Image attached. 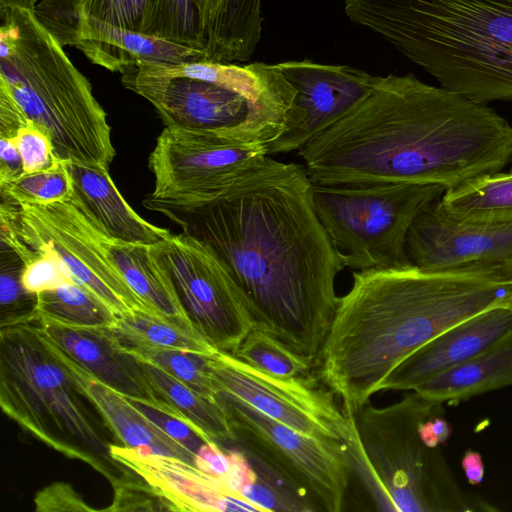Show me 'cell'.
Instances as JSON below:
<instances>
[{
  "mask_svg": "<svg viewBox=\"0 0 512 512\" xmlns=\"http://www.w3.org/2000/svg\"><path fill=\"white\" fill-rule=\"evenodd\" d=\"M311 185L303 165L268 156L215 202L173 221L222 260L254 328L315 363L345 266L314 210Z\"/></svg>",
  "mask_w": 512,
  "mask_h": 512,
  "instance_id": "1",
  "label": "cell"
},
{
  "mask_svg": "<svg viewBox=\"0 0 512 512\" xmlns=\"http://www.w3.org/2000/svg\"><path fill=\"white\" fill-rule=\"evenodd\" d=\"M312 183L436 184L446 190L512 162V124L414 74L376 76L352 111L298 150Z\"/></svg>",
  "mask_w": 512,
  "mask_h": 512,
  "instance_id": "2",
  "label": "cell"
},
{
  "mask_svg": "<svg viewBox=\"0 0 512 512\" xmlns=\"http://www.w3.org/2000/svg\"><path fill=\"white\" fill-rule=\"evenodd\" d=\"M511 293L512 267L354 271L317 358L319 379L355 415L406 357Z\"/></svg>",
  "mask_w": 512,
  "mask_h": 512,
  "instance_id": "3",
  "label": "cell"
},
{
  "mask_svg": "<svg viewBox=\"0 0 512 512\" xmlns=\"http://www.w3.org/2000/svg\"><path fill=\"white\" fill-rule=\"evenodd\" d=\"M344 11L442 87L512 101V0H345Z\"/></svg>",
  "mask_w": 512,
  "mask_h": 512,
  "instance_id": "4",
  "label": "cell"
},
{
  "mask_svg": "<svg viewBox=\"0 0 512 512\" xmlns=\"http://www.w3.org/2000/svg\"><path fill=\"white\" fill-rule=\"evenodd\" d=\"M0 86L52 142L61 161L109 169L116 151L90 81L34 8L0 0Z\"/></svg>",
  "mask_w": 512,
  "mask_h": 512,
  "instance_id": "5",
  "label": "cell"
},
{
  "mask_svg": "<svg viewBox=\"0 0 512 512\" xmlns=\"http://www.w3.org/2000/svg\"><path fill=\"white\" fill-rule=\"evenodd\" d=\"M441 402L417 392L383 408L369 403L351 415L347 454L377 510L489 512L497 508L457 483L440 447L419 435L427 418L443 414Z\"/></svg>",
  "mask_w": 512,
  "mask_h": 512,
  "instance_id": "6",
  "label": "cell"
},
{
  "mask_svg": "<svg viewBox=\"0 0 512 512\" xmlns=\"http://www.w3.org/2000/svg\"><path fill=\"white\" fill-rule=\"evenodd\" d=\"M2 411L39 441L90 465L112 483L126 468L111 456L104 425L41 333L36 317L0 327Z\"/></svg>",
  "mask_w": 512,
  "mask_h": 512,
  "instance_id": "7",
  "label": "cell"
},
{
  "mask_svg": "<svg viewBox=\"0 0 512 512\" xmlns=\"http://www.w3.org/2000/svg\"><path fill=\"white\" fill-rule=\"evenodd\" d=\"M445 190L436 184L312 183L311 196L320 222L343 254L344 266L362 271L412 265L406 251L410 227Z\"/></svg>",
  "mask_w": 512,
  "mask_h": 512,
  "instance_id": "8",
  "label": "cell"
},
{
  "mask_svg": "<svg viewBox=\"0 0 512 512\" xmlns=\"http://www.w3.org/2000/svg\"><path fill=\"white\" fill-rule=\"evenodd\" d=\"M268 156L267 145L234 139L224 129L165 126L148 158L154 189L143 205L172 221L194 213Z\"/></svg>",
  "mask_w": 512,
  "mask_h": 512,
  "instance_id": "9",
  "label": "cell"
},
{
  "mask_svg": "<svg viewBox=\"0 0 512 512\" xmlns=\"http://www.w3.org/2000/svg\"><path fill=\"white\" fill-rule=\"evenodd\" d=\"M0 223L1 239H17L35 254H55L73 279L117 317L150 311L111 263L105 233L71 197L47 204L2 200Z\"/></svg>",
  "mask_w": 512,
  "mask_h": 512,
  "instance_id": "10",
  "label": "cell"
},
{
  "mask_svg": "<svg viewBox=\"0 0 512 512\" xmlns=\"http://www.w3.org/2000/svg\"><path fill=\"white\" fill-rule=\"evenodd\" d=\"M240 449L329 512L343 508L351 473L347 445L314 438L281 424L227 393L217 391Z\"/></svg>",
  "mask_w": 512,
  "mask_h": 512,
  "instance_id": "11",
  "label": "cell"
},
{
  "mask_svg": "<svg viewBox=\"0 0 512 512\" xmlns=\"http://www.w3.org/2000/svg\"><path fill=\"white\" fill-rule=\"evenodd\" d=\"M215 391L227 393L304 435L340 441L351 437V416L322 381L309 375L278 377L232 354L217 351L208 358Z\"/></svg>",
  "mask_w": 512,
  "mask_h": 512,
  "instance_id": "12",
  "label": "cell"
},
{
  "mask_svg": "<svg viewBox=\"0 0 512 512\" xmlns=\"http://www.w3.org/2000/svg\"><path fill=\"white\" fill-rule=\"evenodd\" d=\"M161 258L197 329L219 351L234 355L254 323L222 260L205 242L184 232L161 244Z\"/></svg>",
  "mask_w": 512,
  "mask_h": 512,
  "instance_id": "13",
  "label": "cell"
},
{
  "mask_svg": "<svg viewBox=\"0 0 512 512\" xmlns=\"http://www.w3.org/2000/svg\"><path fill=\"white\" fill-rule=\"evenodd\" d=\"M34 11L64 46L80 50L93 64L112 72L141 64H183L206 60L203 50L108 24L83 11L81 0H40Z\"/></svg>",
  "mask_w": 512,
  "mask_h": 512,
  "instance_id": "14",
  "label": "cell"
},
{
  "mask_svg": "<svg viewBox=\"0 0 512 512\" xmlns=\"http://www.w3.org/2000/svg\"><path fill=\"white\" fill-rule=\"evenodd\" d=\"M295 96L281 134L268 154L298 151L352 111L373 89L376 76L350 65L316 63L310 59L277 63Z\"/></svg>",
  "mask_w": 512,
  "mask_h": 512,
  "instance_id": "15",
  "label": "cell"
},
{
  "mask_svg": "<svg viewBox=\"0 0 512 512\" xmlns=\"http://www.w3.org/2000/svg\"><path fill=\"white\" fill-rule=\"evenodd\" d=\"M406 251L424 271L512 267V222H460L437 199L412 223Z\"/></svg>",
  "mask_w": 512,
  "mask_h": 512,
  "instance_id": "16",
  "label": "cell"
},
{
  "mask_svg": "<svg viewBox=\"0 0 512 512\" xmlns=\"http://www.w3.org/2000/svg\"><path fill=\"white\" fill-rule=\"evenodd\" d=\"M121 82L148 100L165 126L232 128L235 138L248 142L245 129L252 108L244 96L231 89L202 79L159 75L138 68L122 73Z\"/></svg>",
  "mask_w": 512,
  "mask_h": 512,
  "instance_id": "17",
  "label": "cell"
},
{
  "mask_svg": "<svg viewBox=\"0 0 512 512\" xmlns=\"http://www.w3.org/2000/svg\"><path fill=\"white\" fill-rule=\"evenodd\" d=\"M136 68L159 75L202 79L241 94L252 108L245 138L267 146L281 134L295 96V89L277 64L238 65L200 60L183 64H141Z\"/></svg>",
  "mask_w": 512,
  "mask_h": 512,
  "instance_id": "18",
  "label": "cell"
},
{
  "mask_svg": "<svg viewBox=\"0 0 512 512\" xmlns=\"http://www.w3.org/2000/svg\"><path fill=\"white\" fill-rule=\"evenodd\" d=\"M512 332V308L500 303L445 329L418 348L385 378L382 390H414L481 353Z\"/></svg>",
  "mask_w": 512,
  "mask_h": 512,
  "instance_id": "19",
  "label": "cell"
},
{
  "mask_svg": "<svg viewBox=\"0 0 512 512\" xmlns=\"http://www.w3.org/2000/svg\"><path fill=\"white\" fill-rule=\"evenodd\" d=\"M42 332L63 352L122 395L165 411L142 361L121 343L109 326H80L36 316Z\"/></svg>",
  "mask_w": 512,
  "mask_h": 512,
  "instance_id": "20",
  "label": "cell"
},
{
  "mask_svg": "<svg viewBox=\"0 0 512 512\" xmlns=\"http://www.w3.org/2000/svg\"><path fill=\"white\" fill-rule=\"evenodd\" d=\"M112 458L141 477L168 504L170 511H249L260 509L217 479L180 458L111 445Z\"/></svg>",
  "mask_w": 512,
  "mask_h": 512,
  "instance_id": "21",
  "label": "cell"
},
{
  "mask_svg": "<svg viewBox=\"0 0 512 512\" xmlns=\"http://www.w3.org/2000/svg\"><path fill=\"white\" fill-rule=\"evenodd\" d=\"M40 331L79 390L94 406L105 423V427L113 433L120 445L177 457L194 465V455L190 451L138 411L126 396L102 382L74 361L41 329Z\"/></svg>",
  "mask_w": 512,
  "mask_h": 512,
  "instance_id": "22",
  "label": "cell"
},
{
  "mask_svg": "<svg viewBox=\"0 0 512 512\" xmlns=\"http://www.w3.org/2000/svg\"><path fill=\"white\" fill-rule=\"evenodd\" d=\"M70 175L71 198L110 238L128 243L158 244L171 237L169 230L149 223L126 202L108 168L64 161Z\"/></svg>",
  "mask_w": 512,
  "mask_h": 512,
  "instance_id": "23",
  "label": "cell"
},
{
  "mask_svg": "<svg viewBox=\"0 0 512 512\" xmlns=\"http://www.w3.org/2000/svg\"><path fill=\"white\" fill-rule=\"evenodd\" d=\"M162 243H128L106 234L104 237L111 263L151 312L183 327L198 330L161 258Z\"/></svg>",
  "mask_w": 512,
  "mask_h": 512,
  "instance_id": "24",
  "label": "cell"
},
{
  "mask_svg": "<svg viewBox=\"0 0 512 512\" xmlns=\"http://www.w3.org/2000/svg\"><path fill=\"white\" fill-rule=\"evenodd\" d=\"M511 385L512 332L476 356L436 375L413 391L441 403H458Z\"/></svg>",
  "mask_w": 512,
  "mask_h": 512,
  "instance_id": "25",
  "label": "cell"
},
{
  "mask_svg": "<svg viewBox=\"0 0 512 512\" xmlns=\"http://www.w3.org/2000/svg\"><path fill=\"white\" fill-rule=\"evenodd\" d=\"M142 363L158 397L192 425L207 442H236L235 434L217 400L201 394L153 364Z\"/></svg>",
  "mask_w": 512,
  "mask_h": 512,
  "instance_id": "26",
  "label": "cell"
},
{
  "mask_svg": "<svg viewBox=\"0 0 512 512\" xmlns=\"http://www.w3.org/2000/svg\"><path fill=\"white\" fill-rule=\"evenodd\" d=\"M438 201L447 216L460 222H512V169L447 189Z\"/></svg>",
  "mask_w": 512,
  "mask_h": 512,
  "instance_id": "27",
  "label": "cell"
},
{
  "mask_svg": "<svg viewBox=\"0 0 512 512\" xmlns=\"http://www.w3.org/2000/svg\"><path fill=\"white\" fill-rule=\"evenodd\" d=\"M262 0H222L207 31V59L218 62L247 61L262 31Z\"/></svg>",
  "mask_w": 512,
  "mask_h": 512,
  "instance_id": "28",
  "label": "cell"
},
{
  "mask_svg": "<svg viewBox=\"0 0 512 512\" xmlns=\"http://www.w3.org/2000/svg\"><path fill=\"white\" fill-rule=\"evenodd\" d=\"M111 328L126 347H163L207 357L219 351L200 331L183 327L148 310L128 312L118 317Z\"/></svg>",
  "mask_w": 512,
  "mask_h": 512,
  "instance_id": "29",
  "label": "cell"
},
{
  "mask_svg": "<svg viewBox=\"0 0 512 512\" xmlns=\"http://www.w3.org/2000/svg\"><path fill=\"white\" fill-rule=\"evenodd\" d=\"M143 33L205 51V0H153Z\"/></svg>",
  "mask_w": 512,
  "mask_h": 512,
  "instance_id": "30",
  "label": "cell"
},
{
  "mask_svg": "<svg viewBox=\"0 0 512 512\" xmlns=\"http://www.w3.org/2000/svg\"><path fill=\"white\" fill-rule=\"evenodd\" d=\"M37 316L80 326L112 327L117 316L97 296L76 281L37 294Z\"/></svg>",
  "mask_w": 512,
  "mask_h": 512,
  "instance_id": "31",
  "label": "cell"
},
{
  "mask_svg": "<svg viewBox=\"0 0 512 512\" xmlns=\"http://www.w3.org/2000/svg\"><path fill=\"white\" fill-rule=\"evenodd\" d=\"M234 356L268 374L285 378L309 375L314 364L256 328L247 335Z\"/></svg>",
  "mask_w": 512,
  "mask_h": 512,
  "instance_id": "32",
  "label": "cell"
},
{
  "mask_svg": "<svg viewBox=\"0 0 512 512\" xmlns=\"http://www.w3.org/2000/svg\"><path fill=\"white\" fill-rule=\"evenodd\" d=\"M127 349L140 361L163 369L201 394L216 400V391L208 368L209 357L154 346H133Z\"/></svg>",
  "mask_w": 512,
  "mask_h": 512,
  "instance_id": "33",
  "label": "cell"
},
{
  "mask_svg": "<svg viewBox=\"0 0 512 512\" xmlns=\"http://www.w3.org/2000/svg\"><path fill=\"white\" fill-rule=\"evenodd\" d=\"M24 262L9 247L0 249V327L24 323L37 316L38 296L22 283Z\"/></svg>",
  "mask_w": 512,
  "mask_h": 512,
  "instance_id": "34",
  "label": "cell"
},
{
  "mask_svg": "<svg viewBox=\"0 0 512 512\" xmlns=\"http://www.w3.org/2000/svg\"><path fill=\"white\" fill-rule=\"evenodd\" d=\"M1 199L13 203L47 204L71 197L73 186L65 162L48 170L22 174L0 184Z\"/></svg>",
  "mask_w": 512,
  "mask_h": 512,
  "instance_id": "35",
  "label": "cell"
},
{
  "mask_svg": "<svg viewBox=\"0 0 512 512\" xmlns=\"http://www.w3.org/2000/svg\"><path fill=\"white\" fill-rule=\"evenodd\" d=\"M153 0H81L84 12L108 24L143 33Z\"/></svg>",
  "mask_w": 512,
  "mask_h": 512,
  "instance_id": "36",
  "label": "cell"
},
{
  "mask_svg": "<svg viewBox=\"0 0 512 512\" xmlns=\"http://www.w3.org/2000/svg\"><path fill=\"white\" fill-rule=\"evenodd\" d=\"M123 474L111 484L114 488L112 505L102 511H163L170 508L155 490L135 473Z\"/></svg>",
  "mask_w": 512,
  "mask_h": 512,
  "instance_id": "37",
  "label": "cell"
},
{
  "mask_svg": "<svg viewBox=\"0 0 512 512\" xmlns=\"http://www.w3.org/2000/svg\"><path fill=\"white\" fill-rule=\"evenodd\" d=\"M13 140L22 159L23 174L52 169L61 161L56 157L48 135L32 120L19 130Z\"/></svg>",
  "mask_w": 512,
  "mask_h": 512,
  "instance_id": "38",
  "label": "cell"
},
{
  "mask_svg": "<svg viewBox=\"0 0 512 512\" xmlns=\"http://www.w3.org/2000/svg\"><path fill=\"white\" fill-rule=\"evenodd\" d=\"M75 281L61 260L51 252L37 254V257L24 265L22 283L27 291L41 293L60 285Z\"/></svg>",
  "mask_w": 512,
  "mask_h": 512,
  "instance_id": "39",
  "label": "cell"
},
{
  "mask_svg": "<svg viewBox=\"0 0 512 512\" xmlns=\"http://www.w3.org/2000/svg\"><path fill=\"white\" fill-rule=\"evenodd\" d=\"M128 401L148 419L153 421L172 439L184 446L194 457L200 446L207 442L201 434L183 419L171 415L152 404L127 397Z\"/></svg>",
  "mask_w": 512,
  "mask_h": 512,
  "instance_id": "40",
  "label": "cell"
},
{
  "mask_svg": "<svg viewBox=\"0 0 512 512\" xmlns=\"http://www.w3.org/2000/svg\"><path fill=\"white\" fill-rule=\"evenodd\" d=\"M37 512H94L82 496L66 482H53L34 497Z\"/></svg>",
  "mask_w": 512,
  "mask_h": 512,
  "instance_id": "41",
  "label": "cell"
},
{
  "mask_svg": "<svg viewBox=\"0 0 512 512\" xmlns=\"http://www.w3.org/2000/svg\"><path fill=\"white\" fill-rule=\"evenodd\" d=\"M194 465L224 485L230 469L229 453L214 441L204 442L195 454Z\"/></svg>",
  "mask_w": 512,
  "mask_h": 512,
  "instance_id": "42",
  "label": "cell"
},
{
  "mask_svg": "<svg viewBox=\"0 0 512 512\" xmlns=\"http://www.w3.org/2000/svg\"><path fill=\"white\" fill-rule=\"evenodd\" d=\"M30 119L9 91L0 86V138L13 139Z\"/></svg>",
  "mask_w": 512,
  "mask_h": 512,
  "instance_id": "43",
  "label": "cell"
},
{
  "mask_svg": "<svg viewBox=\"0 0 512 512\" xmlns=\"http://www.w3.org/2000/svg\"><path fill=\"white\" fill-rule=\"evenodd\" d=\"M23 173L22 159L15 141L0 138V184L11 181Z\"/></svg>",
  "mask_w": 512,
  "mask_h": 512,
  "instance_id": "44",
  "label": "cell"
},
{
  "mask_svg": "<svg viewBox=\"0 0 512 512\" xmlns=\"http://www.w3.org/2000/svg\"><path fill=\"white\" fill-rule=\"evenodd\" d=\"M452 433L450 423L443 414L433 415L424 420L419 426V435L424 444L430 448L445 444Z\"/></svg>",
  "mask_w": 512,
  "mask_h": 512,
  "instance_id": "45",
  "label": "cell"
},
{
  "mask_svg": "<svg viewBox=\"0 0 512 512\" xmlns=\"http://www.w3.org/2000/svg\"><path fill=\"white\" fill-rule=\"evenodd\" d=\"M461 467L470 485L481 484L485 474V467L480 453L468 449L461 459Z\"/></svg>",
  "mask_w": 512,
  "mask_h": 512,
  "instance_id": "46",
  "label": "cell"
},
{
  "mask_svg": "<svg viewBox=\"0 0 512 512\" xmlns=\"http://www.w3.org/2000/svg\"><path fill=\"white\" fill-rule=\"evenodd\" d=\"M221 2H222V0H205L206 17H207V31L219 10Z\"/></svg>",
  "mask_w": 512,
  "mask_h": 512,
  "instance_id": "47",
  "label": "cell"
},
{
  "mask_svg": "<svg viewBox=\"0 0 512 512\" xmlns=\"http://www.w3.org/2000/svg\"><path fill=\"white\" fill-rule=\"evenodd\" d=\"M22 5L34 8L40 0H14Z\"/></svg>",
  "mask_w": 512,
  "mask_h": 512,
  "instance_id": "48",
  "label": "cell"
},
{
  "mask_svg": "<svg viewBox=\"0 0 512 512\" xmlns=\"http://www.w3.org/2000/svg\"><path fill=\"white\" fill-rule=\"evenodd\" d=\"M506 304L512 308V293L510 294Z\"/></svg>",
  "mask_w": 512,
  "mask_h": 512,
  "instance_id": "49",
  "label": "cell"
}]
</instances>
